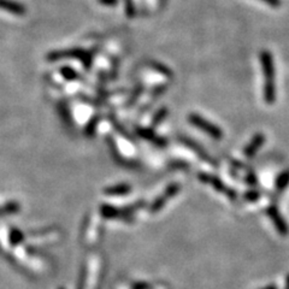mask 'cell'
<instances>
[{
  "label": "cell",
  "instance_id": "1",
  "mask_svg": "<svg viewBox=\"0 0 289 289\" xmlns=\"http://www.w3.org/2000/svg\"><path fill=\"white\" fill-rule=\"evenodd\" d=\"M260 61L263 66V74L265 76L264 84V99L267 104H272L276 99L275 88V64H273L272 54L269 51H263L260 53Z\"/></svg>",
  "mask_w": 289,
  "mask_h": 289
},
{
  "label": "cell",
  "instance_id": "2",
  "mask_svg": "<svg viewBox=\"0 0 289 289\" xmlns=\"http://www.w3.org/2000/svg\"><path fill=\"white\" fill-rule=\"evenodd\" d=\"M47 59L51 61L59 59H80L85 64V66H89L92 63V56L88 51L80 50V48H73L67 51H54L51 52L47 56Z\"/></svg>",
  "mask_w": 289,
  "mask_h": 289
},
{
  "label": "cell",
  "instance_id": "3",
  "mask_svg": "<svg viewBox=\"0 0 289 289\" xmlns=\"http://www.w3.org/2000/svg\"><path fill=\"white\" fill-rule=\"evenodd\" d=\"M188 121L192 123L194 127L200 129V130L207 134L208 136L212 137V139H214V140L223 139V131L221 130L216 124L208 122L207 119L202 118L201 116L196 115V113H190V115L188 116Z\"/></svg>",
  "mask_w": 289,
  "mask_h": 289
},
{
  "label": "cell",
  "instance_id": "4",
  "mask_svg": "<svg viewBox=\"0 0 289 289\" xmlns=\"http://www.w3.org/2000/svg\"><path fill=\"white\" fill-rule=\"evenodd\" d=\"M178 190H180V186H178V184H176V183L170 184V186H169L168 188L165 189V192L163 193V194L159 196V198H157L156 201L153 202L152 207H151V212H152V213H156V212L162 210L163 206L167 204V201L169 200V199L176 195L178 193Z\"/></svg>",
  "mask_w": 289,
  "mask_h": 289
},
{
  "label": "cell",
  "instance_id": "5",
  "mask_svg": "<svg viewBox=\"0 0 289 289\" xmlns=\"http://www.w3.org/2000/svg\"><path fill=\"white\" fill-rule=\"evenodd\" d=\"M199 178H200V181L202 182L207 183V184H211L212 187H213L214 189L218 190V192H222V193H226L227 195L229 196V198H233L235 199L236 198V194L234 190H230L229 188H227L226 186H224L222 181L220 180V178L216 177V176H212V175H207V174H199Z\"/></svg>",
  "mask_w": 289,
  "mask_h": 289
},
{
  "label": "cell",
  "instance_id": "6",
  "mask_svg": "<svg viewBox=\"0 0 289 289\" xmlns=\"http://www.w3.org/2000/svg\"><path fill=\"white\" fill-rule=\"evenodd\" d=\"M266 213L267 216L271 218V221L275 224L276 229L278 230V233L281 234V235H287L289 233L288 232V226L287 223L284 222L283 217L281 216V213H279L277 207L276 206H270L269 208L266 210Z\"/></svg>",
  "mask_w": 289,
  "mask_h": 289
},
{
  "label": "cell",
  "instance_id": "7",
  "mask_svg": "<svg viewBox=\"0 0 289 289\" xmlns=\"http://www.w3.org/2000/svg\"><path fill=\"white\" fill-rule=\"evenodd\" d=\"M0 9L10 12V14L17 15V16H23L26 14V6L21 3H16L14 0H0Z\"/></svg>",
  "mask_w": 289,
  "mask_h": 289
},
{
  "label": "cell",
  "instance_id": "8",
  "mask_svg": "<svg viewBox=\"0 0 289 289\" xmlns=\"http://www.w3.org/2000/svg\"><path fill=\"white\" fill-rule=\"evenodd\" d=\"M264 141H265V136H264V134H261V133L256 134V136L252 139L250 144H248V146L245 149V156L247 157V158H252V157H254V155L258 152V150L263 146Z\"/></svg>",
  "mask_w": 289,
  "mask_h": 289
},
{
  "label": "cell",
  "instance_id": "9",
  "mask_svg": "<svg viewBox=\"0 0 289 289\" xmlns=\"http://www.w3.org/2000/svg\"><path fill=\"white\" fill-rule=\"evenodd\" d=\"M180 140H181V142H183L186 146H188L189 149H192V150H194L196 153H198V156L199 157H201L202 159L206 162H208V163H211L212 165H216V162L213 161V159L211 158L210 156L207 155V152L204 149H201L200 146H199L198 143L194 142V141H192L190 139H188V137H180Z\"/></svg>",
  "mask_w": 289,
  "mask_h": 289
},
{
  "label": "cell",
  "instance_id": "10",
  "mask_svg": "<svg viewBox=\"0 0 289 289\" xmlns=\"http://www.w3.org/2000/svg\"><path fill=\"white\" fill-rule=\"evenodd\" d=\"M136 133L140 137H142V139L150 141V142H155L157 146H165V143H167V141H165L164 139H162V137L157 136V135L153 133L151 129L139 127V128H136Z\"/></svg>",
  "mask_w": 289,
  "mask_h": 289
},
{
  "label": "cell",
  "instance_id": "11",
  "mask_svg": "<svg viewBox=\"0 0 289 289\" xmlns=\"http://www.w3.org/2000/svg\"><path fill=\"white\" fill-rule=\"evenodd\" d=\"M130 186L128 184H117V186H112V187H107V188L104 189V194L106 195H125L130 192Z\"/></svg>",
  "mask_w": 289,
  "mask_h": 289
},
{
  "label": "cell",
  "instance_id": "12",
  "mask_svg": "<svg viewBox=\"0 0 289 289\" xmlns=\"http://www.w3.org/2000/svg\"><path fill=\"white\" fill-rule=\"evenodd\" d=\"M101 216L105 218H118L121 216H127L125 212L123 210H118V208L113 207V206L110 205H103L100 207Z\"/></svg>",
  "mask_w": 289,
  "mask_h": 289
},
{
  "label": "cell",
  "instance_id": "13",
  "mask_svg": "<svg viewBox=\"0 0 289 289\" xmlns=\"http://www.w3.org/2000/svg\"><path fill=\"white\" fill-rule=\"evenodd\" d=\"M288 183H289V170L284 171V173H282L278 176L277 181H276V192L277 193L282 192V190L288 186Z\"/></svg>",
  "mask_w": 289,
  "mask_h": 289
},
{
  "label": "cell",
  "instance_id": "14",
  "mask_svg": "<svg viewBox=\"0 0 289 289\" xmlns=\"http://www.w3.org/2000/svg\"><path fill=\"white\" fill-rule=\"evenodd\" d=\"M168 115V109L167 107H162L161 110H158V112L156 113V116L153 117V119H152V125H157V124H159L163 119L165 118V116Z\"/></svg>",
  "mask_w": 289,
  "mask_h": 289
},
{
  "label": "cell",
  "instance_id": "15",
  "mask_svg": "<svg viewBox=\"0 0 289 289\" xmlns=\"http://www.w3.org/2000/svg\"><path fill=\"white\" fill-rule=\"evenodd\" d=\"M124 6H125V14L129 18H133L136 15V9L133 0H124Z\"/></svg>",
  "mask_w": 289,
  "mask_h": 289
},
{
  "label": "cell",
  "instance_id": "16",
  "mask_svg": "<svg viewBox=\"0 0 289 289\" xmlns=\"http://www.w3.org/2000/svg\"><path fill=\"white\" fill-rule=\"evenodd\" d=\"M61 74H63L64 78L67 79V80H78L79 79V74L69 66L67 67L65 66L64 69H61Z\"/></svg>",
  "mask_w": 289,
  "mask_h": 289
},
{
  "label": "cell",
  "instance_id": "17",
  "mask_svg": "<svg viewBox=\"0 0 289 289\" xmlns=\"http://www.w3.org/2000/svg\"><path fill=\"white\" fill-rule=\"evenodd\" d=\"M98 122H99V117H95L94 119H92V121L89 122V125H87V128H86V134H87L88 136H92V135L94 134Z\"/></svg>",
  "mask_w": 289,
  "mask_h": 289
},
{
  "label": "cell",
  "instance_id": "18",
  "mask_svg": "<svg viewBox=\"0 0 289 289\" xmlns=\"http://www.w3.org/2000/svg\"><path fill=\"white\" fill-rule=\"evenodd\" d=\"M152 65L156 67V70H158V71H161L162 74H167V75H171V73L169 71V70L165 69V66L161 65V64H158V63H153Z\"/></svg>",
  "mask_w": 289,
  "mask_h": 289
},
{
  "label": "cell",
  "instance_id": "19",
  "mask_svg": "<svg viewBox=\"0 0 289 289\" xmlns=\"http://www.w3.org/2000/svg\"><path fill=\"white\" fill-rule=\"evenodd\" d=\"M260 2L265 3L269 6H272V8H277V6L281 5V0H260Z\"/></svg>",
  "mask_w": 289,
  "mask_h": 289
},
{
  "label": "cell",
  "instance_id": "20",
  "mask_svg": "<svg viewBox=\"0 0 289 289\" xmlns=\"http://www.w3.org/2000/svg\"><path fill=\"white\" fill-rule=\"evenodd\" d=\"M101 5H106V6H113L116 4H118L119 0H98Z\"/></svg>",
  "mask_w": 289,
  "mask_h": 289
},
{
  "label": "cell",
  "instance_id": "21",
  "mask_svg": "<svg viewBox=\"0 0 289 289\" xmlns=\"http://www.w3.org/2000/svg\"><path fill=\"white\" fill-rule=\"evenodd\" d=\"M245 198L248 199V200H256V199L259 198V193H257V192H248L247 194H246Z\"/></svg>",
  "mask_w": 289,
  "mask_h": 289
}]
</instances>
